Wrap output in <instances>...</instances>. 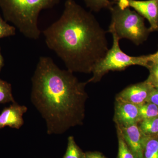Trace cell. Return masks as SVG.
<instances>
[{
    "mask_svg": "<svg viewBox=\"0 0 158 158\" xmlns=\"http://www.w3.org/2000/svg\"><path fill=\"white\" fill-rule=\"evenodd\" d=\"M31 81V101L45 119L48 135L63 134L83 124L87 81H80L47 56L39 58Z\"/></svg>",
    "mask_w": 158,
    "mask_h": 158,
    "instance_id": "cell-1",
    "label": "cell"
},
{
    "mask_svg": "<svg viewBox=\"0 0 158 158\" xmlns=\"http://www.w3.org/2000/svg\"><path fill=\"white\" fill-rule=\"evenodd\" d=\"M43 34L48 48L73 73H91L109 49L106 31L73 0L66 1L61 17Z\"/></svg>",
    "mask_w": 158,
    "mask_h": 158,
    "instance_id": "cell-2",
    "label": "cell"
},
{
    "mask_svg": "<svg viewBox=\"0 0 158 158\" xmlns=\"http://www.w3.org/2000/svg\"><path fill=\"white\" fill-rule=\"evenodd\" d=\"M61 0H0V9L10 22L27 38L39 39L38 17L44 9H51Z\"/></svg>",
    "mask_w": 158,
    "mask_h": 158,
    "instance_id": "cell-3",
    "label": "cell"
},
{
    "mask_svg": "<svg viewBox=\"0 0 158 158\" xmlns=\"http://www.w3.org/2000/svg\"><path fill=\"white\" fill-rule=\"evenodd\" d=\"M108 31L112 34L113 44L106 56L94 66L92 73V77L87 81V83L99 81L102 77L109 72L124 70L132 65H141L148 69L150 64L147 56H131L125 53L119 46V40L113 29L109 28Z\"/></svg>",
    "mask_w": 158,
    "mask_h": 158,
    "instance_id": "cell-4",
    "label": "cell"
},
{
    "mask_svg": "<svg viewBox=\"0 0 158 158\" xmlns=\"http://www.w3.org/2000/svg\"><path fill=\"white\" fill-rule=\"evenodd\" d=\"M110 10L112 20L109 28L119 39L129 40L137 45L146 40L150 32L145 27L144 18L129 8L122 9L116 5Z\"/></svg>",
    "mask_w": 158,
    "mask_h": 158,
    "instance_id": "cell-5",
    "label": "cell"
},
{
    "mask_svg": "<svg viewBox=\"0 0 158 158\" xmlns=\"http://www.w3.org/2000/svg\"><path fill=\"white\" fill-rule=\"evenodd\" d=\"M115 3L121 9L132 8L150 24V32L158 31V0H115Z\"/></svg>",
    "mask_w": 158,
    "mask_h": 158,
    "instance_id": "cell-6",
    "label": "cell"
},
{
    "mask_svg": "<svg viewBox=\"0 0 158 158\" xmlns=\"http://www.w3.org/2000/svg\"><path fill=\"white\" fill-rule=\"evenodd\" d=\"M153 88L146 81L130 85L117 94L116 100L140 106L147 102Z\"/></svg>",
    "mask_w": 158,
    "mask_h": 158,
    "instance_id": "cell-7",
    "label": "cell"
},
{
    "mask_svg": "<svg viewBox=\"0 0 158 158\" xmlns=\"http://www.w3.org/2000/svg\"><path fill=\"white\" fill-rule=\"evenodd\" d=\"M114 121L116 125L127 127L140 121L139 106L131 103L116 100Z\"/></svg>",
    "mask_w": 158,
    "mask_h": 158,
    "instance_id": "cell-8",
    "label": "cell"
},
{
    "mask_svg": "<svg viewBox=\"0 0 158 158\" xmlns=\"http://www.w3.org/2000/svg\"><path fill=\"white\" fill-rule=\"evenodd\" d=\"M116 125L120 128L125 141L135 158H143L144 143L147 137L141 132L138 124L127 127Z\"/></svg>",
    "mask_w": 158,
    "mask_h": 158,
    "instance_id": "cell-9",
    "label": "cell"
},
{
    "mask_svg": "<svg viewBox=\"0 0 158 158\" xmlns=\"http://www.w3.org/2000/svg\"><path fill=\"white\" fill-rule=\"evenodd\" d=\"M27 111V107L20 106L15 102L4 108L0 114V129L9 127L19 129L24 124L23 116Z\"/></svg>",
    "mask_w": 158,
    "mask_h": 158,
    "instance_id": "cell-10",
    "label": "cell"
},
{
    "mask_svg": "<svg viewBox=\"0 0 158 158\" xmlns=\"http://www.w3.org/2000/svg\"><path fill=\"white\" fill-rule=\"evenodd\" d=\"M138 125L141 132L145 137H158V117L141 120Z\"/></svg>",
    "mask_w": 158,
    "mask_h": 158,
    "instance_id": "cell-11",
    "label": "cell"
},
{
    "mask_svg": "<svg viewBox=\"0 0 158 158\" xmlns=\"http://www.w3.org/2000/svg\"><path fill=\"white\" fill-rule=\"evenodd\" d=\"M138 106L140 121L158 117V106L154 104L146 102Z\"/></svg>",
    "mask_w": 158,
    "mask_h": 158,
    "instance_id": "cell-12",
    "label": "cell"
},
{
    "mask_svg": "<svg viewBox=\"0 0 158 158\" xmlns=\"http://www.w3.org/2000/svg\"><path fill=\"white\" fill-rule=\"evenodd\" d=\"M143 158H158V136L146 138Z\"/></svg>",
    "mask_w": 158,
    "mask_h": 158,
    "instance_id": "cell-13",
    "label": "cell"
},
{
    "mask_svg": "<svg viewBox=\"0 0 158 158\" xmlns=\"http://www.w3.org/2000/svg\"><path fill=\"white\" fill-rule=\"evenodd\" d=\"M63 158H86V153L76 144L73 136L69 137L67 149Z\"/></svg>",
    "mask_w": 158,
    "mask_h": 158,
    "instance_id": "cell-14",
    "label": "cell"
},
{
    "mask_svg": "<svg viewBox=\"0 0 158 158\" xmlns=\"http://www.w3.org/2000/svg\"><path fill=\"white\" fill-rule=\"evenodd\" d=\"M116 127L118 142L117 158H135L125 141L120 128L117 125H116Z\"/></svg>",
    "mask_w": 158,
    "mask_h": 158,
    "instance_id": "cell-15",
    "label": "cell"
},
{
    "mask_svg": "<svg viewBox=\"0 0 158 158\" xmlns=\"http://www.w3.org/2000/svg\"><path fill=\"white\" fill-rule=\"evenodd\" d=\"M14 102L11 84L0 79V104Z\"/></svg>",
    "mask_w": 158,
    "mask_h": 158,
    "instance_id": "cell-16",
    "label": "cell"
},
{
    "mask_svg": "<svg viewBox=\"0 0 158 158\" xmlns=\"http://www.w3.org/2000/svg\"><path fill=\"white\" fill-rule=\"evenodd\" d=\"M87 7L94 11L98 12L101 9L106 8L110 9L114 5L112 0H84Z\"/></svg>",
    "mask_w": 158,
    "mask_h": 158,
    "instance_id": "cell-17",
    "label": "cell"
},
{
    "mask_svg": "<svg viewBox=\"0 0 158 158\" xmlns=\"http://www.w3.org/2000/svg\"><path fill=\"white\" fill-rule=\"evenodd\" d=\"M15 34V27L7 23L0 15V39L14 36Z\"/></svg>",
    "mask_w": 158,
    "mask_h": 158,
    "instance_id": "cell-18",
    "label": "cell"
},
{
    "mask_svg": "<svg viewBox=\"0 0 158 158\" xmlns=\"http://www.w3.org/2000/svg\"><path fill=\"white\" fill-rule=\"evenodd\" d=\"M148 69L149 75L146 81L153 87H158V63H150Z\"/></svg>",
    "mask_w": 158,
    "mask_h": 158,
    "instance_id": "cell-19",
    "label": "cell"
},
{
    "mask_svg": "<svg viewBox=\"0 0 158 158\" xmlns=\"http://www.w3.org/2000/svg\"><path fill=\"white\" fill-rule=\"evenodd\" d=\"M147 102L152 103L158 106V87H154Z\"/></svg>",
    "mask_w": 158,
    "mask_h": 158,
    "instance_id": "cell-20",
    "label": "cell"
},
{
    "mask_svg": "<svg viewBox=\"0 0 158 158\" xmlns=\"http://www.w3.org/2000/svg\"><path fill=\"white\" fill-rule=\"evenodd\" d=\"M85 153L86 158H107L98 152H87Z\"/></svg>",
    "mask_w": 158,
    "mask_h": 158,
    "instance_id": "cell-21",
    "label": "cell"
},
{
    "mask_svg": "<svg viewBox=\"0 0 158 158\" xmlns=\"http://www.w3.org/2000/svg\"><path fill=\"white\" fill-rule=\"evenodd\" d=\"M147 56L150 63H158V50L155 53L147 55Z\"/></svg>",
    "mask_w": 158,
    "mask_h": 158,
    "instance_id": "cell-22",
    "label": "cell"
},
{
    "mask_svg": "<svg viewBox=\"0 0 158 158\" xmlns=\"http://www.w3.org/2000/svg\"><path fill=\"white\" fill-rule=\"evenodd\" d=\"M4 65V59L2 56V54L1 52V48H0V71Z\"/></svg>",
    "mask_w": 158,
    "mask_h": 158,
    "instance_id": "cell-23",
    "label": "cell"
}]
</instances>
